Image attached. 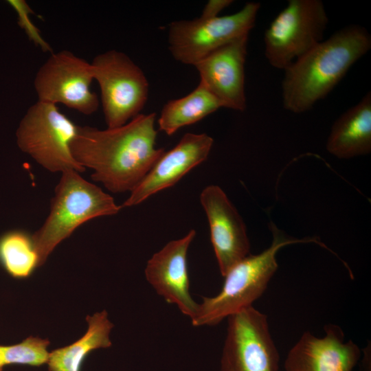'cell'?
<instances>
[{"label": "cell", "instance_id": "1", "mask_svg": "<svg viewBox=\"0 0 371 371\" xmlns=\"http://www.w3.org/2000/svg\"><path fill=\"white\" fill-rule=\"evenodd\" d=\"M155 120V113H140L115 128L78 126L70 144L73 157L109 191L131 192L165 151L156 147Z\"/></svg>", "mask_w": 371, "mask_h": 371}, {"label": "cell", "instance_id": "2", "mask_svg": "<svg viewBox=\"0 0 371 371\" xmlns=\"http://www.w3.org/2000/svg\"><path fill=\"white\" fill-rule=\"evenodd\" d=\"M370 48L371 35L359 25H347L323 40L284 70V108L293 113L311 110Z\"/></svg>", "mask_w": 371, "mask_h": 371}, {"label": "cell", "instance_id": "3", "mask_svg": "<svg viewBox=\"0 0 371 371\" xmlns=\"http://www.w3.org/2000/svg\"><path fill=\"white\" fill-rule=\"evenodd\" d=\"M270 229L272 243L267 249L256 255H248L234 265L223 276L220 292L212 297H202L194 317L191 319L195 327L218 324L224 319L252 306L265 291L277 271L276 254L282 247L295 243H315L324 246L318 239L289 237L272 222Z\"/></svg>", "mask_w": 371, "mask_h": 371}, {"label": "cell", "instance_id": "4", "mask_svg": "<svg viewBox=\"0 0 371 371\" xmlns=\"http://www.w3.org/2000/svg\"><path fill=\"white\" fill-rule=\"evenodd\" d=\"M122 208L99 186L87 181L80 172L61 173L43 225L31 236L43 265L54 248L89 220L117 214Z\"/></svg>", "mask_w": 371, "mask_h": 371}, {"label": "cell", "instance_id": "5", "mask_svg": "<svg viewBox=\"0 0 371 371\" xmlns=\"http://www.w3.org/2000/svg\"><path fill=\"white\" fill-rule=\"evenodd\" d=\"M78 126L57 105L37 101L29 107L16 131L19 148L52 172L85 169L74 159L70 144Z\"/></svg>", "mask_w": 371, "mask_h": 371}, {"label": "cell", "instance_id": "6", "mask_svg": "<svg viewBox=\"0 0 371 371\" xmlns=\"http://www.w3.org/2000/svg\"><path fill=\"white\" fill-rule=\"evenodd\" d=\"M328 21L321 0H289L264 34L269 64L284 71L324 40Z\"/></svg>", "mask_w": 371, "mask_h": 371}, {"label": "cell", "instance_id": "7", "mask_svg": "<svg viewBox=\"0 0 371 371\" xmlns=\"http://www.w3.org/2000/svg\"><path fill=\"white\" fill-rule=\"evenodd\" d=\"M100 87L107 128L126 124L147 102L149 83L142 69L125 53L115 49L98 54L91 63Z\"/></svg>", "mask_w": 371, "mask_h": 371}, {"label": "cell", "instance_id": "8", "mask_svg": "<svg viewBox=\"0 0 371 371\" xmlns=\"http://www.w3.org/2000/svg\"><path fill=\"white\" fill-rule=\"evenodd\" d=\"M260 8L258 2H248L229 15L172 21L168 28V49L177 61L194 66L219 47L249 34Z\"/></svg>", "mask_w": 371, "mask_h": 371}, {"label": "cell", "instance_id": "9", "mask_svg": "<svg viewBox=\"0 0 371 371\" xmlns=\"http://www.w3.org/2000/svg\"><path fill=\"white\" fill-rule=\"evenodd\" d=\"M279 360L265 314L251 306L227 317L220 371H278Z\"/></svg>", "mask_w": 371, "mask_h": 371}, {"label": "cell", "instance_id": "10", "mask_svg": "<svg viewBox=\"0 0 371 371\" xmlns=\"http://www.w3.org/2000/svg\"><path fill=\"white\" fill-rule=\"evenodd\" d=\"M91 63L69 50L53 52L37 71L34 87L38 100L64 104L84 115L95 113L100 104L91 89Z\"/></svg>", "mask_w": 371, "mask_h": 371}, {"label": "cell", "instance_id": "11", "mask_svg": "<svg viewBox=\"0 0 371 371\" xmlns=\"http://www.w3.org/2000/svg\"><path fill=\"white\" fill-rule=\"evenodd\" d=\"M200 202L209 223L210 239L223 276L249 255L246 226L225 192L210 185L200 194Z\"/></svg>", "mask_w": 371, "mask_h": 371}, {"label": "cell", "instance_id": "12", "mask_svg": "<svg viewBox=\"0 0 371 371\" xmlns=\"http://www.w3.org/2000/svg\"><path fill=\"white\" fill-rule=\"evenodd\" d=\"M214 143L206 133H187L170 150L164 151L148 172L130 192L122 207H133L176 184L194 168L205 161Z\"/></svg>", "mask_w": 371, "mask_h": 371}, {"label": "cell", "instance_id": "13", "mask_svg": "<svg viewBox=\"0 0 371 371\" xmlns=\"http://www.w3.org/2000/svg\"><path fill=\"white\" fill-rule=\"evenodd\" d=\"M195 236V230L190 229L182 238L168 242L147 261L144 271L147 282L156 293L190 319L199 306L190 293L187 261Z\"/></svg>", "mask_w": 371, "mask_h": 371}, {"label": "cell", "instance_id": "14", "mask_svg": "<svg viewBox=\"0 0 371 371\" xmlns=\"http://www.w3.org/2000/svg\"><path fill=\"white\" fill-rule=\"evenodd\" d=\"M249 34L219 47L194 67L200 82L220 102L222 108L243 111L247 108L245 65Z\"/></svg>", "mask_w": 371, "mask_h": 371}, {"label": "cell", "instance_id": "15", "mask_svg": "<svg viewBox=\"0 0 371 371\" xmlns=\"http://www.w3.org/2000/svg\"><path fill=\"white\" fill-rule=\"evenodd\" d=\"M324 331L322 337L308 331L302 334L287 355L285 371H352L361 355L359 346L346 341L337 325L326 324Z\"/></svg>", "mask_w": 371, "mask_h": 371}, {"label": "cell", "instance_id": "16", "mask_svg": "<svg viewBox=\"0 0 371 371\" xmlns=\"http://www.w3.org/2000/svg\"><path fill=\"white\" fill-rule=\"evenodd\" d=\"M326 149L339 159H349L370 153V91L337 119L328 135Z\"/></svg>", "mask_w": 371, "mask_h": 371}, {"label": "cell", "instance_id": "17", "mask_svg": "<svg viewBox=\"0 0 371 371\" xmlns=\"http://www.w3.org/2000/svg\"><path fill=\"white\" fill-rule=\"evenodd\" d=\"M89 327L80 339L69 346L49 352L47 364L49 371H80L83 361L93 350L111 346L109 335L113 324L107 312L87 316Z\"/></svg>", "mask_w": 371, "mask_h": 371}, {"label": "cell", "instance_id": "18", "mask_svg": "<svg viewBox=\"0 0 371 371\" xmlns=\"http://www.w3.org/2000/svg\"><path fill=\"white\" fill-rule=\"evenodd\" d=\"M222 105L201 82L186 95L168 101L157 120L159 131L172 135L179 128L193 124L215 112Z\"/></svg>", "mask_w": 371, "mask_h": 371}, {"label": "cell", "instance_id": "19", "mask_svg": "<svg viewBox=\"0 0 371 371\" xmlns=\"http://www.w3.org/2000/svg\"><path fill=\"white\" fill-rule=\"evenodd\" d=\"M0 265L12 277L28 278L38 267V256L32 236L20 230L0 236Z\"/></svg>", "mask_w": 371, "mask_h": 371}, {"label": "cell", "instance_id": "20", "mask_svg": "<svg viewBox=\"0 0 371 371\" xmlns=\"http://www.w3.org/2000/svg\"><path fill=\"white\" fill-rule=\"evenodd\" d=\"M49 344L48 339L31 336L17 344L0 345V371L12 364L40 366L47 363Z\"/></svg>", "mask_w": 371, "mask_h": 371}, {"label": "cell", "instance_id": "21", "mask_svg": "<svg viewBox=\"0 0 371 371\" xmlns=\"http://www.w3.org/2000/svg\"><path fill=\"white\" fill-rule=\"evenodd\" d=\"M8 3L16 10L19 25L24 30L30 41L43 52L53 53L51 45L43 38L39 29L32 22L30 15L34 12L28 3L24 0H9Z\"/></svg>", "mask_w": 371, "mask_h": 371}, {"label": "cell", "instance_id": "22", "mask_svg": "<svg viewBox=\"0 0 371 371\" xmlns=\"http://www.w3.org/2000/svg\"><path fill=\"white\" fill-rule=\"evenodd\" d=\"M233 3L232 0H210L205 5L200 17L214 18Z\"/></svg>", "mask_w": 371, "mask_h": 371}, {"label": "cell", "instance_id": "23", "mask_svg": "<svg viewBox=\"0 0 371 371\" xmlns=\"http://www.w3.org/2000/svg\"><path fill=\"white\" fill-rule=\"evenodd\" d=\"M362 371H370V346L366 347L362 360Z\"/></svg>", "mask_w": 371, "mask_h": 371}]
</instances>
